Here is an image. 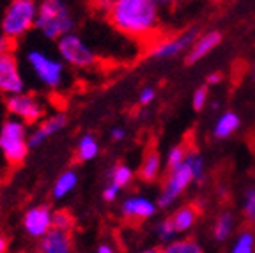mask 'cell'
I'll return each mask as SVG.
<instances>
[{
  "mask_svg": "<svg viewBox=\"0 0 255 253\" xmlns=\"http://www.w3.org/2000/svg\"><path fill=\"white\" fill-rule=\"evenodd\" d=\"M255 252V234L252 230H241L236 236L231 253H254Z\"/></svg>",
  "mask_w": 255,
  "mask_h": 253,
  "instance_id": "24",
  "label": "cell"
},
{
  "mask_svg": "<svg viewBox=\"0 0 255 253\" xmlns=\"http://www.w3.org/2000/svg\"><path fill=\"white\" fill-rule=\"evenodd\" d=\"M68 126V115L64 112H55V114L48 115L41 121L39 124L30 129V136H28V142H30V149H37L41 147L44 142L59 134L62 129H66Z\"/></svg>",
  "mask_w": 255,
  "mask_h": 253,
  "instance_id": "12",
  "label": "cell"
},
{
  "mask_svg": "<svg viewBox=\"0 0 255 253\" xmlns=\"http://www.w3.org/2000/svg\"><path fill=\"white\" fill-rule=\"evenodd\" d=\"M128 131L124 129L123 126H114L110 129V138L114 140V142H123L124 138H126Z\"/></svg>",
  "mask_w": 255,
  "mask_h": 253,
  "instance_id": "35",
  "label": "cell"
},
{
  "mask_svg": "<svg viewBox=\"0 0 255 253\" xmlns=\"http://www.w3.org/2000/svg\"><path fill=\"white\" fill-rule=\"evenodd\" d=\"M101 152L100 140L94 133H84L76 142L75 149V158L78 163H89L94 161Z\"/></svg>",
  "mask_w": 255,
  "mask_h": 253,
  "instance_id": "17",
  "label": "cell"
},
{
  "mask_svg": "<svg viewBox=\"0 0 255 253\" xmlns=\"http://www.w3.org/2000/svg\"><path fill=\"white\" fill-rule=\"evenodd\" d=\"M241 127V117L234 110H225L218 115L213 126V136L216 140H227Z\"/></svg>",
  "mask_w": 255,
  "mask_h": 253,
  "instance_id": "16",
  "label": "cell"
},
{
  "mask_svg": "<svg viewBox=\"0 0 255 253\" xmlns=\"http://www.w3.org/2000/svg\"><path fill=\"white\" fill-rule=\"evenodd\" d=\"M158 211V204L143 195H128L121 202V216L126 222H143L152 218Z\"/></svg>",
  "mask_w": 255,
  "mask_h": 253,
  "instance_id": "13",
  "label": "cell"
},
{
  "mask_svg": "<svg viewBox=\"0 0 255 253\" xmlns=\"http://www.w3.org/2000/svg\"><path fill=\"white\" fill-rule=\"evenodd\" d=\"M243 214L247 218V222L255 225V186L248 188L245 191V198H243Z\"/></svg>",
  "mask_w": 255,
  "mask_h": 253,
  "instance_id": "28",
  "label": "cell"
},
{
  "mask_svg": "<svg viewBox=\"0 0 255 253\" xmlns=\"http://www.w3.org/2000/svg\"><path fill=\"white\" fill-rule=\"evenodd\" d=\"M209 103V87L207 85H200L195 89L193 96H191V108L195 112H202Z\"/></svg>",
  "mask_w": 255,
  "mask_h": 253,
  "instance_id": "30",
  "label": "cell"
},
{
  "mask_svg": "<svg viewBox=\"0 0 255 253\" xmlns=\"http://www.w3.org/2000/svg\"><path fill=\"white\" fill-rule=\"evenodd\" d=\"M186 156H188V149L186 145H172L168 149L167 156H165V166H167V170H172V168H177V166L184 165L186 161Z\"/></svg>",
  "mask_w": 255,
  "mask_h": 253,
  "instance_id": "26",
  "label": "cell"
},
{
  "mask_svg": "<svg viewBox=\"0 0 255 253\" xmlns=\"http://www.w3.org/2000/svg\"><path fill=\"white\" fill-rule=\"evenodd\" d=\"M78 18L69 0H39L36 30L48 41H59L75 32Z\"/></svg>",
  "mask_w": 255,
  "mask_h": 253,
  "instance_id": "2",
  "label": "cell"
},
{
  "mask_svg": "<svg viewBox=\"0 0 255 253\" xmlns=\"http://www.w3.org/2000/svg\"><path fill=\"white\" fill-rule=\"evenodd\" d=\"M161 250H163V253H204L202 246L193 238L174 239L172 243H167L165 248Z\"/></svg>",
  "mask_w": 255,
  "mask_h": 253,
  "instance_id": "23",
  "label": "cell"
},
{
  "mask_svg": "<svg viewBox=\"0 0 255 253\" xmlns=\"http://www.w3.org/2000/svg\"><path fill=\"white\" fill-rule=\"evenodd\" d=\"M25 91H27L25 78L16 55L14 53L2 55L0 57V94L7 98Z\"/></svg>",
  "mask_w": 255,
  "mask_h": 253,
  "instance_id": "11",
  "label": "cell"
},
{
  "mask_svg": "<svg viewBox=\"0 0 255 253\" xmlns=\"http://www.w3.org/2000/svg\"><path fill=\"white\" fill-rule=\"evenodd\" d=\"M170 220L175 227V232L186 234L195 227L197 220H199V209H197L195 206H191V204H188V206H181L172 213Z\"/></svg>",
  "mask_w": 255,
  "mask_h": 253,
  "instance_id": "20",
  "label": "cell"
},
{
  "mask_svg": "<svg viewBox=\"0 0 255 253\" xmlns=\"http://www.w3.org/2000/svg\"><path fill=\"white\" fill-rule=\"evenodd\" d=\"M76 225V220L68 209H55L53 211V229L73 232Z\"/></svg>",
  "mask_w": 255,
  "mask_h": 253,
  "instance_id": "27",
  "label": "cell"
},
{
  "mask_svg": "<svg viewBox=\"0 0 255 253\" xmlns=\"http://www.w3.org/2000/svg\"><path fill=\"white\" fill-rule=\"evenodd\" d=\"M140 253H163V250H159V248H149V250H143V252Z\"/></svg>",
  "mask_w": 255,
  "mask_h": 253,
  "instance_id": "39",
  "label": "cell"
},
{
  "mask_svg": "<svg viewBox=\"0 0 255 253\" xmlns=\"http://www.w3.org/2000/svg\"><path fill=\"white\" fill-rule=\"evenodd\" d=\"M184 163H186V165L191 168L195 181L202 182L204 177H206V161H204L202 154H200V152H197V150H188L186 161H184Z\"/></svg>",
  "mask_w": 255,
  "mask_h": 253,
  "instance_id": "25",
  "label": "cell"
},
{
  "mask_svg": "<svg viewBox=\"0 0 255 253\" xmlns=\"http://www.w3.org/2000/svg\"><path fill=\"white\" fill-rule=\"evenodd\" d=\"M37 252L39 253H73V232L52 229L43 239H39Z\"/></svg>",
  "mask_w": 255,
  "mask_h": 253,
  "instance_id": "15",
  "label": "cell"
},
{
  "mask_svg": "<svg viewBox=\"0 0 255 253\" xmlns=\"http://www.w3.org/2000/svg\"><path fill=\"white\" fill-rule=\"evenodd\" d=\"M7 250H9V241H7V238L0 234V253H7Z\"/></svg>",
  "mask_w": 255,
  "mask_h": 253,
  "instance_id": "37",
  "label": "cell"
},
{
  "mask_svg": "<svg viewBox=\"0 0 255 253\" xmlns=\"http://www.w3.org/2000/svg\"><path fill=\"white\" fill-rule=\"evenodd\" d=\"M121 188L116 186V184H112V182H107V186L103 188L101 195H103V200L105 202H116L117 198L121 197Z\"/></svg>",
  "mask_w": 255,
  "mask_h": 253,
  "instance_id": "32",
  "label": "cell"
},
{
  "mask_svg": "<svg viewBox=\"0 0 255 253\" xmlns=\"http://www.w3.org/2000/svg\"><path fill=\"white\" fill-rule=\"evenodd\" d=\"M199 37V30L197 28H188L179 34L165 39H159L156 43H152L147 50V57L152 60H168L179 57L181 53H188V50L191 48V44L195 43Z\"/></svg>",
  "mask_w": 255,
  "mask_h": 253,
  "instance_id": "9",
  "label": "cell"
},
{
  "mask_svg": "<svg viewBox=\"0 0 255 253\" xmlns=\"http://www.w3.org/2000/svg\"><path fill=\"white\" fill-rule=\"evenodd\" d=\"M163 165H165V161L158 150H149L147 154L143 156L142 163H140L138 177L142 179L143 182L158 181V177L161 175V170H163Z\"/></svg>",
  "mask_w": 255,
  "mask_h": 253,
  "instance_id": "18",
  "label": "cell"
},
{
  "mask_svg": "<svg viewBox=\"0 0 255 253\" xmlns=\"http://www.w3.org/2000/svg\"><path fill=\"white\" fill-rule=\"evenodd\" d=\"M156 234H158V238L165 243H172L175 239V236H177L175 227L170 218H165V220H161V222L156 225Z\"/></svg>",
  "mask_w": 255,
  "mask_h": 253,
  "instance_id": "29",
  "label": "cell"
},
{
  "mask_svg": "<svg viewBox=\"0 0 255 253\" xmlns=\"http://www.w3.org/2000/svg\"><path fill=\"white\" fill-rule=\"evenodd\" d=\"M193 181H195L193 172H191V168L186 163L177 166V168L167 170L163 184H161V190H159V195L156 198V204H158L159 209H168L190 188V184Z\"/></svg>",
  "mask_w": 255,
  "mask_h": 253,
  "instance_id": "8",
  "label": "cell"
},
{
  "mask_svg": "<svg viewBox=\"0 0 255 253\" xmlns=\"http://www.w3.org/2000/svg\"><path fill=\"white\" fill-rule=\"evenodd\" d=\"M154 2L159 5V7H170V5L177 4V2H181V0H154Z\"/></svg>",
  "mask_w": 255,
  "mask_h": 253,
  "instance_id": "38",
  "label": "cell"
},
{
  "mask_svg": "<svg viewBox=\"0 0 255 253\" xmlns=\"http://www.w3.org/2000/svg\"><path fill=\"white\" fill-rule=\"evenodd\" d=\"M4 105L9 117H14L27 126H36L44 119V103L32 92L25 91L20 94L7 96Z\"/></svg>",
  "mask_w": 255,
  "mask_h": 253,
  "instance_id": "7",
  "label": "cell"
},
{
  "mask_svg": "<svg viewBox=\"0 0 255 253\" xmlns=\"http://www.w3.org/2000/svg\"><path fill=\"white\" fill-rule=\"evenodd\" d=\"M39 0H9L2 18H0V34L11 41H20L32 28H36Z\"/></svg>",
  "mask_w": 255,
  "mask_h": 253,
  "instance_id": "4",
  "label": "cell"
},
{
  "mask_svg": "<svg viewBox=\"0 0 255 253\" xmlns=\"http://www.w3.org/2000/svg\"><path fill=\"white\" fill-rule=\"evenodd\" d=\"M105 14L117 32L136 41L151 39L159 28V5L154 0H110Z\"/></svg>",
  "mask_w": 255,
  "mask_h": 253,
  "instance_id": "1",
  "label": "cell"
},
{
  "mask_svg": "<svg viewBox=\"0 0 255 253\" xmlns=\"http://www.w3.org/2000/svg\"><path fill=\"white\" fill-rule=\"evenodd\" d=\"M12 46H14V41L5 37L4 34H0V57L7 55V53H12Z\"/></svg>",
  "mask_w": 255,
  "mask_h": 253,
  "instance_id": "33",
  "label": "cell"
},
{
  "mask_svg": "<svg viewBox=\"0 0 255 253\" xmlns=\"http://www.w3.org/2000/svg\"><path fill=\"white\" fill-rule=\"evenodd\" d=\"M133 179H135V172L128 163H117V165L112 166L110 174H108V182L119 186L121 190H126V188L131 186Z\"/></svg>",
  "mask_w": 255,
  "mask_h": 253,
  "instance_id": "22",
  "label": "cell"
},
{
  "mask_svg": "<svg viewBox=\"0 0 255 253\" xmlns=\"http://www.w3.org/2000/svg\"><path fill=\"white\" fill-rule=\"evenodd\" d=\"M30 129L25 123L7 117L0 124V154L9 166H20L30 152Z\"/></svg>",
  "mask_w": 255,
  "mask_h": 253,
  "instance_id": "5",
  "label": "cell"
},
{
  "mask_svg": "<svg viewBox=\"0 0 255 253\" xmlns=\"http://www.w3.org/2000/svg\"><path fill=\"white\" fill-rule=\"evenodd\" d=\"M156 94H158V92H156V89H154V87H151V85H145V87L140 89L136 101H138L140 107H149V105L154 103Z\"/></svg>",
  "mask_w": 255,
  "mask_h": 253,
  "instance_id": "31",
  "label": "cell"
},
{
  "mask_svg": "<svg viewBox=\"0 0 255 253\" xmlns=\"http://www.w3.org/2000/svg\"><path fill=\"white\" fill-rule=\"evenodd\" d=\"M78 181H80L78 172H76L75 168H66L64 172H60L52 186V198L53 200H62V198H66L69 193H73V191L76 190Z\"/></svg>",
  "mask_w": 255,
  "mask_h": 253,
  "instance_id": "19",
  "label": "cell"
},
{
  "mask_svg": "<svg viewBox=\"0 0 255 253\" xmlns=\"http://www.w3.org/2000/svg\"><path fill=\"white\" fill-rule=\"evenodd\" d=\"M55 50L60 60L73 69H91L98 64V53L76 32L60 37L55 43Z\"/></svg>",
  "mask_w": 255,
  "mask_h": 253,
  "instance_id": "6",
  "label": "cell"
},
{
  "mask_svg": "<svg viewBox=\"0 0 255 253\" xmlns=\"http://www.w3.org/2000/svg\"><path fill=\"white\" fill-rule=\"evenodd\" d=\"M96 253H116V248L112 245H108V243H101L98 246V250H96Z\"/></svg>",
  "mask_w": 255,
  "mask_h": 253,
  "instance_id": "36",
  "label": "cell"
},
{
  "mask_svg": "<svg viewBox=\"0 0 255 253\" xmlns=\"http://www.w3.org/2000/svg\"><path fill=\"white\" fill-rule=\"evenodd\" d=\"M23 59L36 82L46 91H60L68 82V66L59 55H52L43 48H30L25 52Z\"/></svg>",
  "mask_w": 255,
  "mask_h": 253,
  "instance_id": "3",
  "label": "cell"
},
{
  "mask_svg": "<svg viewBox=\"0 0 255 253\" xmlns=\"http://www.w3.org/2000/svg\"><path fill=\"white\" fill-rule=\"evenodd\" d=\"M37 253H39V252H37Z\"/></svg>",
  "mask_w": 255,
  "mask_h": 253,
  "instance_id": "41",
  "label": "cell"
},
{
  "mask_svg": "<svg viewBox=\"0 0 255 253\" xmlns=\"http://www.w3.org/2000/svg\"><path fill=\"white\" fill-rule=\"evenodd\" d=\"M234 225H236V220H234V214H232L231 211H223V213H220V216L216 218L215 225H213V238H215L218 243L227 241V239L232 236V232H234Z\"/></svg>",
  "mask_w": 255,
  "mask_h": 253,
  "instance_id": "21",
  "label": "cell"
},
{
  "mask_svg": "<svg viewBox=\"0 0 255 253\" xmlns=\"http://www.w3.org/2000/svg\"><path fill=\"white\" fill-rule=\"evenodd\" d=\"M21 225L28 238L43 239L53 229V209L50 204H36L27 207L21 218Z\"/></svg>",
  "mask_w": 255,
  "mask_h": 253,
  "instance_id": "10",
  "label": "cell"
},
{
  "mask_svg": "<svg viewBox=\"0 0 255 253\" xmlns=\"http://www.w3.org/2000/svg\"><path fill=\"white\" fill-rule=\"evenodd\" d=\"M223 82V73L222 71H213V73H209V75L206 76V85L209 87H215V85H220V83Z\"/></svg>",
  "mask_w": 255,
  "mask_h": 253,
  "instance_id": "34",
  "label": "cell"
},
{
  "mask_svg": "<svg viewBox=\"0 0 255 253\" xmlns=\"http://www.w3.org/2000/svg\"><path fill=\"white\" fill-rule=\"evenodd\" d=\"M211 2H220V0H211Z\"/></svg>",
  "mask_w": 255,
  "mask_h": 253,
  "instance_id": "40",
  "label": "cell"
},
{
  "mask_svg": "<svg viewBox=\"0 0 255 253\" xmlns=\"http://www.w3.org/2000/svg\"><path fill=\"white\" fill-rule=\"evenodd\" d=\"M223 41V36L220 30H207L199 34L197 41L191 44V48L188 50V53L184 55V62L188 66H193V64L200 62L202 59H206L213 50L220 46V43Z\"/></svg>",
  "mask_w": 255,
  "mask_h": 253,
  "instance_id": "14",
  "label": "cell"
}]
</instances>
